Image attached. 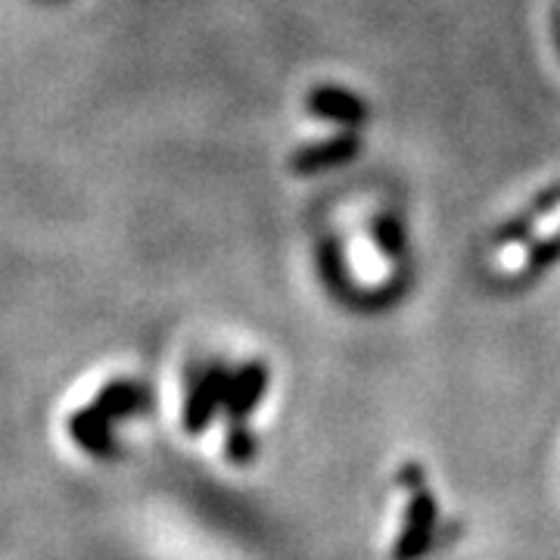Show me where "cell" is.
Masks as SVG:
<instances>
[{"mask_svg":"<svg viewBox=\"0 0 560 560\" xmlns=\"http://www.w3.org/2000/svg\"><path fill=\"white\" fill-rule=\"evenodd\" d=\"M399 480L408 489V511H405V523H401L399 541H396V560H418L433 545L440 504H436V495L430 492L427 470L415 460L401 467Z\"/></svg>","mask_w":560,"mask_h":560,"instance_id":"6da1fadb","label":"cell"},{"mask_svg":"<svg viewBox=\"0 0 560 560\" xmlns=\"http://www.w3.org/2000/svg\"><path fill=\"white\" fill-rule=\"evenodd\" d=\"M558 209H560V180H555V184L541 187L539 194L526 202V209H521L514 219L504 221L499 231L492 234V243H495L499 249H508V246H523V243L536 234V228L541 224V219L555 215Z\"/></svg>","mask_w":560,"mask_h":560,"instance_id":"7a4b0ae2","label":"cell"},{"mask_svg":"<svg viewBox=\"0 0 560 560\" xmlns=\"http://www.w3.org/2000/svg\"><path fill=\"white\" fill-rule=\"evenodd\" d=\"M308 109H312L315 119L334 121V125H342V128H359L361 121L368 119V103L361 101L359 94L337 88V84L318 88L312 94V101H308Z\"/></svg>","mask_w":560,"mask_h":560,"instance_id":"3957f363","label":"cell"},{"mask_svg":"<svg viewBox=\"0 0 560 560\" xmlns=\"http://www.w3.org/2000/svg\"><path fill=\"white\" fill-rule=\"evenodd\" d=\"M560 265V228L555 234H548V237H541L529 246V253H526V259H523L521 271H517V278L514 283H533V280L545 278L551 268H558Z\"/></svg>","mask_w":560,"mask_h":560,"instance_id":"277c9868","label":"cell"},{"mask_svg":"<svg viewBox=\"0 0 560 560\" xmlns=\"http://www.w3.org/2000/svg\"><path fill=\"white\" fill-rule=\"evenodd\" d=\"M371 243H374V249L381 253L383 259H405V253H408V237H405V224H401L396 215H377V219L371 221Z\"/></svg>","mask_w":560,"mask_h":560,"instance_id":"5b68a950","label":"cell"}]
</instances>
